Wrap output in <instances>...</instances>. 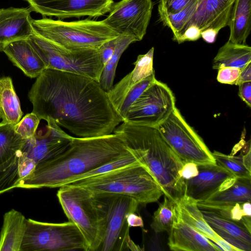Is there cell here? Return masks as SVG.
<instances>
[{
	"label": "cell",
	"mask_w": 251,
	"mask_h": 251,
	"mask_svg": "<svg viewBox=\"0 0 251 251\" xmlns=\"http://www.w3.org/2000/svg\"><path fill=\"white\" fill-rule=\"evenodd\" d=\"M59 188L57 197L64 213L81 232L88 251H98L106 226L105 211L100 198L83 188L68 185Z\"/></svg>",
	"instance_id": "6"
},
{
	"label": "cell",
	"mask_w": 251,
	"mask_h": 251,
	"mask_svg": "<svg viewBox=\"0 0 251 251\" xmlns=\"http://www.w3.org/2000/svg\"><path fill=\"white\" fill-rule=\"evenodd\" d=\"M113 133L144 165L160 186L165 196L176 203L185 195L184 179L179 175L183 163L156 126L123 121Z\"/></svg>",
	"instance_id": "3"
},
{
	"label": "cell",
	"mask_w": 251,
	"mask_h": 251,
	"mask_svg": "<svg viewBox=\"0 0 251 251\" xmlns=\"http://www.w3.org/2000/svg\"><path fill=\"white\" fill-rule=\"evenodd\" d=\"M96 195L102 201L106 215L105 233L98 251L143 250L131 240L127 221L129 214L137 212L138 202L124 195Z\"/></svg>",
	"instance_id": "9"
},
{
	"label": "cell",
	"mask_w": 251,
	"mask_h": 251,
	"mask_svg": "<svg viewBox=\"0 0 251 251\" xmlns=\"http://www.w3.org/2000/svg\"><path fill=\"white\" fill-rule=\"evenodd\" d=\"M154 48L140 54L134 62V68L107 92L114 107L119 114L123 102L130 89L138 83L154 74L153 66Z\"/></svg>",
	"instance_id": "19"
},
{
	"label": "cell",
	"mask_w": 251,
	"mask_h": 251,
	"mask_svg": "<svg viewBox=\"0 0 251 251\" xmlns=\"http://www.w3.org/2000/svg\"><path fill=\"white\" fill-rule=\"evenodd\" d=\"M25 141L14 125L0 122V195L16 188L18 161Z\"/></svg>",
	"instance_id": "14"
},
{
	"label": "cell",
	"mask_w": 251,
	"mask_h": 251,
	"mask_svg": "<svg viewBox=\"0 0 251 251\" xmlns=\"http://www.w3.org/2000/svg\"><path fill=\"white\" fill-rule=\"evenodd\" d=\"M178 173L179 176L185 180L192 178L199 174L198 165L193 162H186L183 164Z\"/></svg>",
	"instance_id": "39"
},
{
	"label": "cell",
	"mask_w": 251,
	"mask_h": 251,
	"mask_svg": "<svg viewBox=\"0 0 251 251\" xmlns=\"http://www.w3.org/2000/svg\"><path fill=\"white\" fill-rule=\"evenodd\" d=\"M136 41V39L131 35L121 34L118 36L114 53L104 66L99 80L101 87L106 92L113 86L116 68L122 53L130 44Z\"/></svg>",
	"instance_id": "29"
},
{
	"label": "cell",
	"mask_w": 251,
	"mask_h": 251,
	"mask_svg": "<svg viewBox=\"0 0 251 251\" xmlns=\"http://www.w3.org/2000/svg\"><path fill=\"white\" fill-rule=\"evenodd\" d=\"M2 51L14 65L30 78L37 77L47 69L46 64L32 46L29 38L12 42Z\"/></svg>",
	"instance_id": "22"
},
{
	"label": "cell",
	"mask_w": 251,
	"mask_h": 251,
	"mask_svg": "<svg viewBox=\"0 0 251 251\" xmlns=\"http://www.w3.org/2000/svg\"><path fill=\"white\" fill-rule=\"evenodd\" d=\"M26 219L20 212L14 209L4 214L0 233V251H21Z\"/></svg>",
	"instance_id": "23"
},
{
	"label": "cell",
	"mask_w": 251,
	"mask_h": 251,
	"mask_svg": "<svg viewBox=\"0 0 251 251\" xmlns=\"http://www.w3.org/2000/svg\"><path fill=\"white\" fill-rule=\"evenodd\" d=\"M118 37V36L105 42L99 49L100 57L104 66L111 58L114 53Z\"/></svg>",
	"instance_id": "38"
},
{
	"label": "cell",
	"mask_w": 251,
	"mask_h": 251,
	"mask_svg": "<svg viewBox=\"0 0 251 251\" xmlns=\"http://www.w3.org/2000/svg\"><path fill=\"white\" fill-rule=\"evenodd\" d=\"M251 62L250 46L228 41L218 50L212 61V68L218 70L223 67H231L242 69Z\"/></svg>",
	"instance_id": "28"
},
{
	"label": "cell",
	"mask_w": 251,
	"mask_h": 251,
	"mask_svg": "<svg viewBox=\"0 0 251 251\" xmlns=\"http://www.w3.org/2000/svg\"><path fill=\"white\" fill-rule=\"evenodd\" d=\"M197 202L196 200L185 194L177 203L178 215L184 223L216 243L222 238L206 222Z\"/></svg>",
	"instance_id": "24"
},
{
	"label": "cell",
	"mask_w": 251,
	"mask_h": 251,
	"mask_svg": "<svg viewBox=\"0 0 251 251\" xmlns=\"http://www.w3.org/2000/svg\"><path fill=\"white\" fill-rule=\"evenodd\" d=\"M198 167L199 174L196 176L184 179L185 194L198 202L206 200L217 191L225 179L235 176L217 163L199 165Z\"/></svg>",
	"instance_id": "18"
},
{
	"label": "cell",
	"mask_w": 251,
	"mask_h": 251,
	"mask_svg": "<svg viewBox=\"0 0 251 251\" xmlns=\"http://www.w3.org/2000/svg\"><path fill=\"white\" fill-rule=\"evenodd\" d=\"M169 235L168 245L172 251H222L218 245L184 223L178 215Z\"/></svg>",
	"instance_id": "20"
},
{
	"label": "cell",
	"mask_w": 251,
	"mask_h": 251,
	"mask_svg": "<svg viewBox=\"0 0 251 251\" xmlns=\"http://www.w3.org/2000/svg\"><path fill=\"white\" fill-rule=\"evenodd\" d=\"M195 0H159L158 13L176 14L187 7Z\"/></svg>",
	"instance_id": "35"
},
{
	"label": "cell",
	"mask_w": 251,
	"mask_h": 251,
	"mask_svg": "<svg viewBox=\"0 0 251 251\" xmlns=\"http://www.w3.org/2000/svg\"><path fill=\"white\" fill-rule=\"evenodd\" d=\"M65 185L83 188L94 194L128 196L142 206L157 201L164 195L150 171L140 162Z\"/></svg>",
	"instance_id": "4"
},
{
	"label": "cell",
	"mask_w": 251,
	"mask_h": 251,
	"mask_svg": "<svg viewBox=\"0 0 251 251\" xmlns=\"http://www.w3.org/2000/svg\"><path fill=\"white\" fill-rule=\"evenodd\" d=\"M88 251L86 241L74 223H51L26 219L21 251Z\"/></svg>",
	"instance_id": "7"
},
{
	"label": "cell",
	"mask_w": 251,
	"mask_h": 251,
	"mask_svg": "<svg viewBox=\"0 0 251 251\" xmlns=\"http://www.w3.org/2000/svg\"><path fill=\"white\" fill-rule=\"evenodd\" d=\"M200 209L207 224L221 238L240 251H251V233L239 223L214 211Z\"/></svg>",
	"instance_id": "21"
},
{
	"label": "cell",
	"mask_w": 251,
	"mask_h": 251,
	"mask_svg": "<svg viewBox=\"0 0 251 251\" xmlns=\"http://www.w3.org/2000/svg\"><path fill=\"white\" fill-rule=\"evenodd\" d=\"M246 81H251V62L247 64L241 69L236 85Z\"/></svg>",
	"instance_id": "43"
},
{
	"label": "cell",
	"mask_w": 251,
	"mask_h": 251,
	"mask_svg": "<svg viewBox=\"0 0 251 251\" xmlns=\"http://www.w3.org/2000/svg\"><path fill=\"white\" fill-rule=\"evenodd\" d=\"M29 7L0 8V52L10 43L26 39L33 33Z\"/></svg>",
	"instance_id": "17"
},
{
	"label": "cell",
	"mask_w": 251,
	"mask_h": 251,
	"mask_svg": "<svg viewBox=\"0 0 251 251\" xmlns=\"http://www.w3.org/2000/svg\"><path fill=\"white\" fill-rule=\"evenodd\" d=\"M251 179L237 177L229 188L217 191L206 200L198 201V206H224L242 203L251 201Z\"/></svg>",
	"instance_id": "25"
},
{
	"label": "cell",
	"mask_w": 251,
	"mask_h": 251,
	"mask_svg": "<svg viewBox=\"0 0 251 251\" xmlns=\"http://www.w3.org/2000/svg\"><path fill=\"white\" fill-rule=\"evenodd\" d=\"M34 34L68 50L99 49L120 35L103 21L88 19L64 22L46 17L32 19Z\"/></svg>",
	"instance_id": "5"
},
{
	"label": "cell",
	"mask_w": 251,
	"mask_h": 251,
	"mask_svg": "<svg viewBox=\"0 0 251 251\" xmlns=\"http://www.w3.org/2000/svg\"><path fill=\"white\" fill-rule=\"evenodd\" d=\"M156 79L155 74H153L143 79L130 89L126 95L119 112V115L122 118L123 121L125 120L129 107Z\"/></svg>",
	"instance_id": "33"
},
{
	"label": "cell",
	"mask_w": 251,
	"mask_h": 251,
	"mask_svg": "<svg viewBox=\"0 0 251 251\" xmlns=\"http://www.w3.org/2000/svg\"><path fill=\"white\" fill-rule=\"evenodd\" d=\"M243 216H245L242 209L241 204L237 203L233 205L230 210V219L240 224V222Z\"/></svg>",
	"instance_id": "42"
},
{
	"label": "cell",
	"mask_w": 251,
	"mask_h": 251,
	"mask_svg": "<svg viewBox=\"0 0 251 251\" xmlns=\"http://www.w3.org/2000/svg\"><path fill=\"white\" fill-rule=\"evenodd\" d=\"M227 25L228 41L246 45L251 28V0H235Z\"/></svg>",
	"instance_id": "26"
},
{
	"label": "cell",
	"mask_w": 251,
	"mask_h": 251,
	"mask_svg": "<svg viewBox=\"0 0 251 251\" xmlns=\"http://www.w3.org/2000/svg\"><path fill=\"white\" fill-rule=\"evenodd\" d=\"M156 127L183 164L188 162L198 165L216 163L202 138L187 123L176 106Z\"/></svg>",
	"instance_id": "10"
},
{
	"label": "cell",
	"mask_w": 251,
	"mask_h": 251,
	"mask_svg": "<svg viewBox=\"0 0 251 251\" xmlns=\"http://www.w3.org/2000/svg\"><path fill=\"white\" fill-rule=\"evenodd\" d=\"M235 0H198L196 9L178 35L177 42L188 27L194 25L200 30L212 28L218 33L228 25Z\"/></svg>",
	"instance_id": "16"
},
{
	"label": "cell",
	"mask_w": 251,
	"mask_h": 251,
	"mask_svg": "<svg viewBox=\"0 0 251 251\" xmlns=\"http://www.w3.org/2000/svg\"><path fill=\"white\" fill-rule=\"evenodd\" d=\"M29 39L47 69L76 74L99 82L104 65L99 49L68 50L34 33Z\"/></svg>",
	"instance_id": "8"
},
{
	"label": "cell",
	"mask_w": 251,
	"mask_h": 251,
	"mask_svg": "<svg viewBox=\"0 0 251 251\" xmlns=\"http://www.w3.org/2000/svg\"><path fill=\"white\" fill-rule=\"evenodd\" d=\"M128 223L130 227H141L144 226L143 221L142 217L133 212L129 214L127 219Z\"/></svg>",
	"instance_id": "44"
},
{
	"label": "cell",
	"mask_w": 251,
	"mask_h": 251,
	"mask_svg": "<svg viewBox=\"0 0 251 251\" xmlns=\"http://www.w3.org/2000/svg\"><path fill=\"white\" fill-rule=\"evenodd\" d=\"M23 115L11 78L0 76V118L2 122L15 125Z\"/></svg>",
	"instance_id": "27"
},
{
	"label": "cell",
	"mask_w": 251,
	"mask_h": 251,
	"mask_svg": "<svg viewBox=\"0 0 251 251\" xmlns=\"http://www.w3.org/2000/svg\"><path fill=\"white\" fill-rule=\"evenodd\" d=\"M176 106L172 91L165 83L156 79L129 107L124 121L157 126Z\"/></svg>",
	"instance_id": "11"
},
{
	"label": "cell",
	"mask_w": 251,
	"mask_h": 251,
	"mask_svg": "<svg viewBox=\"0 0 251 251\" xmlns=\"http://www.w3.org/2000/svg\"><path fill=\"white\" fill-rule=\"evenodd\" d=\"M36 166L37 163L34 160L22 152L18 165L19 181L30 176L34 171Z\"/></svg>",
	"instance_id": "37"
},
{
	"label": "cell",
	"mask_w": 251,
	"mask_h": 251,
	"mask_svg": "<svg viewBox=\"0 0 251 251\" xmlns=\"http://www.w3.org/2000/svg\"><path fill=\"white\" fill-rule=\"evenodd\" d=\"M32 11L59 19L88 16L96 18L109 12L114 0H25Z\"/></svg>",
	"instance_id": "13"
},
{
	"label": "cell",
	"mask_w": 251,
	"mask_h": 251,
	"mask_svg": "<svg viewBox=\"0 0 251 251\" xmlns=\"http://www.w3.org/2000/svg\"><path fill=\"white\" fill-rule=\"evenodd\" d=\"M152 8L151 0H121L113 4L102 21L120 35H131L139 41L146 33Z\"/></svg>",
	"instance_id": "12"
},
{
	"label": "cell",
	"mask_w": 251,
	"mask_h": 251,
	"mask_svg": "<svg viewBox=\"0 0 251 251\" xmlns=\"http://www.w3.org/2000/svg\"><path fill=\"white\" fill-rule=\"evenodd\" d=\"M132 153L118 135L75 137L57 156L37 164L34 171L21 179L16 188H58L96 168Z\"/></svg>",
	"instance_id": "2"
},
{
	"label": "cell",
	"mask_w": 251,
	"mask_h": 251,
	"mask_svg": "<svg viewBox=\"0 0 251 251\" xmlns=\"http://www.w3.org/2000/svg\"><path fill=\"white\" fill-rule=\"evenodd\" d=\"M28 93L32 112L51 120L77 137L109 135L123 122L99 82L85 76L46 69Z\"/></svg>",
	"instance_id": "1"
},
{
	"label": "cell",
	"mask_w": 251,
	"mask_h": 251,
	"mask_svg": "<svg viewBox=\"0 0 251 251\" xmlns=\"http://www.w3.org/2000/svg\"><path fill=\"white\" fill-rule=\"evenodd\" d=\"M217 81L223 84L236 85L241 69L231 67H223L218 70Z\"/></svg>",
	"instance_id": "36"
},
{
	"label": "cell",
	"mask_w": 251,
	"mask_h": 251,
	"mask_svg": "<svg viewBox=\"0 0 251 251\" xmlns=\"http://www.w3.org/2000/svg\"><path fill=\"white\" fill-rule=\"evenodd\" d=\"M201 36V31L194 25L189 26L184 31L183 35L177 42L178 44L185 41H194L198 40Z\"/></svg>",
	"instance_id": "40"
},
{
	"label": "cell",
	"mask_w": 251,
	"mask_h": 251,
	"mask_svg": "<svg viewBox=\"0 0 251 251\" xmlns=\"http://www.w3.org/2000/svg\"><path fill=\"white\" fill-rule=\"evenodd\" d=\"M238 96L249 107H251V81L239 83Z\"/></svg>",
	"instance_id": "41"
},
{
	"label": "cell",
	"mask_w": 251,
	"mask_h": 251,
	"mask_svg": "<svg viewBox=\"0 0 251 251\" xmlns=\"http://www.w3.org/2000/svg\"><path fill=\"white\" fill-rule=\"evenodd\" d=\"M198 1L195 0L185 9L176 14L158 13L160 20L164 25L168 26L172 31L173 39L178 35L194 14Z\"/></svg>",
	"instance_id": "31"
},
{
	"label": "cell",
	"mask_w": 251,
	"mask_h": 251,
	"mask_svg": "<svg viewBox=\"0 0 251 251\" xmlns=\"http://www.w3.org/2000/svg\"><path fill=\"white\" fill-rule=\"evenodd\" d=\"M36 131L32 137L25 139L22 152L32 158L37 164L59 154L69 146L73 137L65 132L54 121Z\"/></svg>",
	"instance_id": "15"
},
{
	"label": "cell",
	"mask_w": 251,
	"mask_h": 251,
	"mask_svg": "<svg viewBox=\"0 0 251 251\" xmlns=\"http://www.w3.org/2000/svg\"><path fill=\"white\" fill-rule=\"evenodd\" d=\"M218 32L213 29H206L201 32V36L208 43L215 42Z\"/></svg>",
	"instance_id": "45"
},
{
	"label": "cell",
	"mask_w": 251,
	"mask_h": 251,
	"mask_svg": "<svg viewBox=\"0 0 251 251\" xmlns=\"http://www.w3.org/2000/svg\"><path fill=\"white\" fill-rule=\"evenodd\" d=\"M212 153L216 163L236 177L251 179V172L245 166L241 153L238 156L226 155L217 151H214Z\"/></svg>",
	"instance_id": "32"
},
{
	"label": "cell",
	"mask_w": 251,
	"mask_h": 251,
	"mask_svg": "<svg viewBox=\"0 0 251 251\" xmlns=\"http://www.w3.org/2000/svg\"><path fill=\"white\" fill-rule=\"evenodd\" d=\"M177 215V203L164 195L163 202L153 213L151 227L156 233L169 234Z\"/></svg>",
	"instance_id": "30"
},
{
	"label": "cell",
	"mask_w": 251,
	"mask_h": 251,
	"mask_svg": "<svg viewBox=\"0 0 251 251\" xmlns=\"http://www.w3.org/2000/svg\"><path fill=\"white\" fill-rule=\"evenodd\" d=\"M242 209L245 216L251 217V202L247 201L241 203Z\"/></svg>",
	"instance_id": "46"
},
{
	"label": "cell",
	"mask_w": 251,
	"mask_h": 251,
	"mask_svg": "<svg viewBox=\"0 0 251 251\" xmlns=\"http://www.w3.org/2000/svg\"><path fill=\"white\" fill-rule=\"evenodd\" d=\"M40 120L33 112L26 114L15 125L16 132L25 139L33 136L37 130Z\"/></svg>",
	"instance_id": "34"
}]
</instances>
